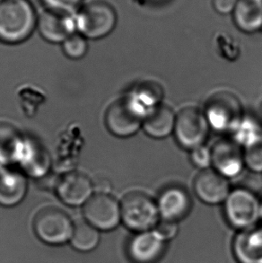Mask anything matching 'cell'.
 <instances>
[{
	"label": "cell",
	"mask_w": 262,
	"mask_h": 263,
	"mask_svg": "<svg viewBox=\"0 0 262 263\" xmlns=\"http://www.w3.org/2000/svg\"><path fill=\"white\" fill-rule=\"evenodd\" d=\"M104 121L110 134L117 138L126 139L134 136L142 128L144 119L135 110L125 96L108 107Z\"/></svg>",
	"instance_id": "obj_10"
},
{
	"label": "cell",
	"mask_w": 262,
	"mask_h": 263,
	"mask_svg": "<svg viewBox=\"0 0 262 263\" xmlns=\"http://www.w3.org/2000/svg\"><path fill=\"white\" fill-rule=\"evenodd\" d=\"M234 253L240 263H262V227L244 229L234 240Z\"/></svg>",
	"instance_id": "obj_19"
},
{
	"label": "cell",
	"mask_w": 262,
	"mask_h": 263,
	"mask_svg": "<svg viewBox=\"0 0 262 263\" xmlns=\"http://www.w3.org/2000/svg\"><path fill=\"white\" fill-rule=\"evenodd\" d=\"M28 192V176L20 169L5 167L0 170V206L19 205Z\"/></svg>",
	"instance_id": "obj_15"
},
{
	"label": "cell",
	"mask_w": 262,
	"mask_h": 263,
	"mask_svg": "<svg viewBox=\"0 0 262 263\" xmlns=\"http://www.w3.org/2000/svg\"><path fill=\"white\" fill-rule=\"evenodd\" d=\"M62 51L66 57L78 61L85 57L89 50L88 39L78 32L72 33L61 43Z\"/></svg>",
	"instance_id": "obj_25"
},
{
	"label": "cell",
	"mask_w": 262,
	"mask_h": 263,
	"mask_svg": "<svg viewBox=\"0 0 262 263\" xmlns=\"http://www.w3.org/2000/svg\"><path fill=\"white\" fill-rule=\"evenodd\" d=\"M98 229L88 222H79L76 224L71 237L74 248L80 252H89L95 249L99 242Z\"/></svg>",
	"instance_id": "obj_23"
},
{
	"label": "cell",
	"mask_w": 262,
	"mask_h": 263,
	"mask_svg": "<svg viewBox=\"0 0 262 263\" xmlns=\"http://www.w3.org/2000/svg\"><path fill=\"white\" fill-rule=\"evenodd\" d=\"M84 216L98 230L109 231L121 221V201L108 192H96L84 206Z\"/></svg>",
	"instance_id": "obj_8"
},
{
	"label": "cell",
	"mask_w": 262,
	"mask_h": 263,
	"mask_svg": "<svg viewBox=\"0 0 262 263\" xmlns=\"http://www.w3.org/2000/svg\"><path fill=\"white\" fill-rule=\"evenodd\" d=\"M224 214L234 228L247 229L261 217V201L248 189H234L224 201Z\"/></svg>",
	"instance_id": "obj_6"
},
{
	"label": "cell",
	"mask_w": 262,
	"mask_h": 263,
	"mask_svg": "<svg viewBox=\"0 0 262 263\" xmlns=\"http://www.w3.org/2000/svg\"><path fill=\"white\" fill-rule=\"evenodd\" d=\"M91 178L81 172H67L57 178L54 192L62 203L69 206H85L96 193Z\"/></svg>",
	"instance_id": "obj_9"
},
{
	"label": "cell",
	"mask_w": 262,
	"mask_h": 263,
	"mask_svg": "<svg viewBox=\"0 0 262 263\" xmlns=\"http://www.w3.org/2000/svg\"><path fill=\"white\" fill-rule=\"evenodd\" d=\"M211 129L203 110L195 106L182 108L176 114L174 134L178 144L192 151L204 146Z\"/></svg>",
	"instance_id": "obj_5"
},
{
	"label": "cell",
	"mask_w": 262,
	"mask_h": 263,
	"mask_svg": "<svg viewBox=\"0 0 262 263\" xmlns=\"http://www.w3.org/2000/svg\"><path fill=\"white\" fill-rule=\"evenodd\" d=\"M74 226L70 217L58 208H45L40 210L33 221L36 235L43 242L59 246L72 237Z\"/></svg>",
	"instance_id": "obj_7"
},
{
	"label": "cell",
	"mask_w": 262,
	"mask_h": 263,
	"mask_svg": "<svg viewBox=\"0 0 262 263\" xmlns=\"http://www.w3.org/2000/svg\"><path fill=\"white\" fill-rule=\"evenodd\" d=\"M190 158L192 164L200 171L212 168V154L211 148L208 146H198L195 149L190 151Z\"/></svg>",
	"instance_id": "obj_27"
},
{
	"label": "cell",
	"mask_w": 262,
	"mask_h": 263,
	"mask_svg": "<svg viewBox=\"0 0 262 263\" xmlns=\"http://www.w3.org/2000/svg\"><path fill=\"white\" fill-rule=\"evenodd\" d=\"M156 203L163 220L176 223L184 218L192 210V197L181 186H170L163 190Z\"/></svg>",
	"instance_id": "obj_14"
},
{
	"label": "cell",
	"mask_w": 262,
	"mask_h": 263,
	"mask_svg": "<svg viewBox=\"0 0 262 263\" xmlns=\"http://www.w3.org/2000/svg\"><path fill=\"white\" fill-rule=\"evenodd\" d=\"M16 163L27 176L44 177L50 170V157L46 150L32 139L24 138Z\"/></svg>",
	"instance_id": "obj_17"
},
{
	"label": "cell",
	"mask_w": 262,
	"mask_h": 263,
	"mask_svg": "<svg viewBox=\"0 0 262 263\" xmlns=\"http://www.w3.org/2000/svg\"><path fill=\"white\" fill-rule=\"evenodd\" d=\"M177 223L173 221L163 220L156 226L155 231L166 241L168 239L173 238L177 234Z\"/></svg>",
	"instance_id": "obj_29"
},
{
	"label": "cell",
	"mask_w": 262,
	"mask_h": 263,
	"mask_svg": "<svg viewBox=\"0 0 262 263\" xmlns=\"http://www.w3.org/2000/svg\"><path fill=\"white\" fill-rule=\"evenodd\" d=\"M233 135V139L245 148L262 139V129L255 121L245 117Z\"/></svg>",
	"instance_id": "obj_24"
},
{
	"label": "cell",
	"mask_w": 262,
	"mask_h": 263,
	"mask_svg": "<svg viewBox=\"0 0 262 263\" xmlns=\"http://www.w3.org/2000/svg\"><path fill=\"white\" fill-rule=\"evenodd\" d=\"M77 32L88 40H101L116 28L117 11L109 0H84L74 14Z\"/></svg>",
	"instance_id": "obj_2"
},
{
	"label": "cell",
	"mask_w": 262,
	"mask_h": 263,
	"mask_svg": "<svg viewBox=\"0 0 262 263\" xmlns=\"http://www.w3.org/2000/svg\"><path fill=\"white\" fill-rule=\"evenodd\" d=\"M213 9L221 15L232 14L238 0H210Z\"/></svg>",
	"instance_id": "obj_30"
},
{
	"label": "cell",
	"mask_w": 262,
	"mask_h": 263,
	"mask_svg": "<svg viewBox=\"0 0 262 263\" xmlns=\"http://www.w3.org/2000/svg\"><path fill=\"white\" fill-rule=\"evenodd\" d=\"M37 31L48 43L61 44L68 36L77 32L74 14L43 7L38 14Z\"/></svg>",
	"instance_id": "obj_12"
},
{
	"label": "cell",
	"mask_w": 262,
	"mask_h": 263,
	"mask_svg": "<svg viewBox=\"0 0 262 263\" xmlns=\"http://www.w3.org/2000/svg\"><path fill=\"white\" fill-rule=\"evenodd\" d=\"M204 114L213 130L234 133L245 119L241 101L233 92L220 91L209 97Z\"/></svg>",
	"instance_id": "obj_3"
},
{
	"label": "cell",
	"mask_w": 262,
	"mask_h": 263,
	"mask_svg": "<svg viewBox=\"0 0 262 263\" xmlns=\"http://www.w3.org/2000/svg\"><path fill=\"white\" fill-rule=\"evenodd\" d=\"M193 191L201 201L216 205L224 203L230 194L229 179L224 177L213 168L199 172L193 182Z\"/></svg>",
	"instance_id": "obj_13"
},
{
	"label": "cell",
	"mask_w": 262,
	"mask_h": 263,
	"mask_svg": "<svg viewBox=\"0 0 262 263\" xmlns=\"http://www.w3.org/2000/svg\"><path fill=\"white\" fill-rule=\"evenodd\" d=\"M38 14L30 0H0V43L17 45L30 39Z\"/></svg>",
	"instance_id": "obj_1"
},
{
	"label": "cell",
	"mask_w": 262,
	"mask_h": 263,
	"mask_svg": "<svg viewBox=\"0 0 262 263\" xmlns=\"http://www.w3.org/2000/svg\"><path fill=\"white\" fill-rule=\"evenodd\" d=\"M176 114L171 107L162 104L154 112L145 118L142 128L153 139H165L174 134Z\"/></svg>",
	"instance_id": "obj_21"
},
{
	"label": "cell",
	"mask_w": 262,
	"mask_h": 263,
	"mask_svg": "<svg viewBox=\"0 0 262 263\" xmlns=\"http://www.w3.org/2000/svg\"><path fill=\"white\" fill-rule=\"evenodd\" d=\"M23 139L14 126L0 123V170L16 163Z\"/></svg>",
	"instance_id": "obj_22"
},
{
	"label": "cell",
	"mask_w": 262,
	"mask_h": 263,
	"mask_svg": "<svg viewBox=\"0 0 262 263\" xmlns=\"http://www.w3.org/2000/svg\"><path fill=\"white\" fill-rule=\"evenodd\" d=\"M41 2L48 9L74 14L84 0H41Z\"/></svg>",
	"instance_id": "obj_28"
},
{
	"label": "cell",
	"mask_w": 262,
	"mask_h": 263,
	"mask_svg": "<svg viewBox=\"0 0 262 263\" xmlns=\"http://www.w3.org/2000/svg\"><path fill=\"white\" fill-rule=\"evenodd\" d=\"M244 150L245 167L256 174H262V139Z\"/></svg>",
	"instance_id": "obj_26"
},
{
	"label": "cell",
	"mask_w": 262,
	"mask_h": 263,
	"mask_svg": "<svg viewBox=\"0 0 262 263\" xmlns=\"http://www.w3.org/2000/svg\"><path fill=\"white\" fill-rule=\"evenodd\" d=\"M126 97L135 110L145 120L163 104V89L156 83H141L132 89Z\"/></svg>",
	"instance_id": "obj_18"
},
{
	"label": "cell",
	"mask_w": 262,
	"mask_h": 263,
	"mask_svg": "<svg viewBox=\"0 0 262 263\" xmlns=\"http://www.w3.org/2000/svg\"><path fill=\"white\" fill-rule=\"evenodd\" d=\"M165 241L156 231L141 232L131 239L128 253L135 263H155L163 255Z\"/></svg>",
	"instance_id": "obj_16"
},
{
	"label": "cell",
	"mask_w": 262,
	"mask_h": 263,
	"mask_svg": "<svg viewBox=\"0 0 262 263\" xmlns=\"http://www.w3.org/2000/svg\"><path fill=\"white\" fill-rule=\"evenodd\" d=\"M121 220L133 231H149L155 228L160 214L156 199L145 192H128L121 200Z\"/></svg>",
	"instance_id": "obj_4"
},
{
	"label": "cell",
	"mask_w": 262,
	"mask_h": 263,
	"mask_svg": "<svg viewBox=\"0 0 262 263\" xmlns=\"http://www.w3.org/2000/svg\"><path fill=\"white\" fill-rule=\"evenodd\" d=\"M234 25L245 33L262 30V0H238L233 12Z\"/></svg>",
	"instance_id": "obj_20"
},
{
	"label": "cell",
	"mask_w": 262,
	"mask_h": 263,
	"mask_svg": "<svg viewBox=\"0 0 262 263\" xmlns=\"http://www.w3.org/2000/svg\"><path fill=\"white\" fill-rule=\"evenodd\" d=\"M212 168L227 179L241 175L245 167V150L234 139L217 140L212 147Z\"/></svg>",
	"instance_id": "obj_11"
},
{
	"label": "cell",
	"mask_w": 262,
	"mask_h": 263,
	"mask_svg": "<svg viewBox=\"0 0 262 263\" xmlns=\"http://www.w3.org/2000/svg\"><path fill=\"white\" fill-rule=\"evenodd\" d=\"M261 218H262V200H261Z\"/></svg>",
	"instance_id": "obj_31"
}]
</instances>
